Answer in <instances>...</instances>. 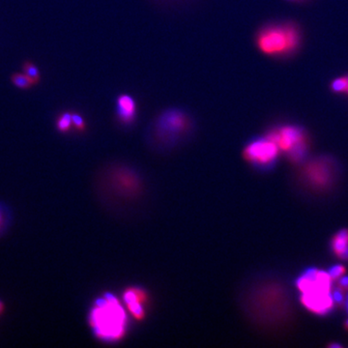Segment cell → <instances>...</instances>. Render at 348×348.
I'll return each mask as SVG.
<instances>
[{
    "label": "cell",
    "mask_w": 348,
    "mask_h": 348,
    "mask_svg": "<svg viewBox=\"0 0 348 348\" xmlns=\"http://www.w3.org/2000/svg\"><path fill=\"white\" fill-rule=\"evenodd\" d=\"M339 285L341 289H348V277H340V281H339Z\"/></svg>",
    "instance_id": "cell-18"
},
{
    "label": "cell",
    "mask_w": 348,
    "mask_h": 348,
    "mask_svg": "<svg viewBox=\"0 0 348 348\" xmlns=\"http://www.w3.org/2000/svg\"><path fill=\"white\" fill-rule=\"evenodd\" d=\"M333 251L342 259L348 260V230H340L336 234L332 242Z\"/></svg>",
    "instance_id": "cell-10"
},
{
    "label": "cell",
    "mask_w": 348,
    "mask_h": 348,
    "mask_svg": "<svg viewBox=\"0 0 348 348\" xmlns=\"http://www.w3.org/2000/svg\"><path fill=\"white\" fill-rule=\"evenodd\" d=\"M346 93L348 94V87H347V90H346Z\"/></svg>",
    "instance_id": "cell-24"
},
{
    "label": "cell",
    "mask_w": 348,
    "mask_h": 348,
    "mask_svg": "<svg viewBox=\"0 0 348 348\" xmlns=\"http://www.w3.org/2000/svg\"><path fill=\"white\" fill-rule=\"evenodd\" d=\"M3 310H4V306H3V304H2V302L0 301V314L3 312Z\"/></svg>",
    "instance_id": "cell-20"
},
{
    "label": "cell",
    "mask_w": 348,
    "mask_h": 348,
    "mask_svg": "<svg viewBox=\"0 0 348 348\" xmlns=\"http://www.w3.org/2000/svg\"><path fill=\"white\" fill-rule=\"evenodd\" d=\"M329 275L332 278V280H337L342 277L345 273V268L342 265H335L329 270Z\"/></svg>",
    "instance_id": "cell-15"
},
{
    "label": "cell",
    "mask_w": 348,
    "mask_h": 348,
    "mask_svg": "<svg viewBox=\"0 0 348 348\" xmlns=\"http://www.w3.org/2000/svg\"><path fill=\"white\" fill-rule=\"evenodd\" d=\"M1 223H2V213L0 211V226H1Z\"/></svg>",
    "instance_id": "cell-21"
},
{
    "label": "cell",
    "mask_w": 348,
    "mask_h": 348,
    "mask_svg": "<svg viewBox=\"0 0 348 348\" xmlns=\"http://www.w3.org/2000/svg\"><path fill=\"white\" fill-rule=\"evenodd\" d=\"M23 69H24L25 74L27 75L30 78H32L37 85L40 83V78H41L40 71H39V69L35 66L33 62L28 61V60L25 61L23 63Z\"/></svg>",
    "instance_id": "cell-12"
},
{
    "label": "cell",
    "mask_w": 348,
    "mask_h": 348,
    "mask_svg": "<svg viewBox=\"0 0 348 348\" xmlns=\"http://www.w3.org/2000/svg\"><path fill=\"white\" fill-rule=\"evenodd\" d=\"M11 81L19 89H29L32 86L37 85L32 78L28 77L25 73H15L11 76Z\"/></svg>",
    "instance_id": "cell-11"
},
{
    "label": "cell",
    "mask_w": 348,
    "mask_h": 348,
    "mask_svg": "<svg viewBox=\"0 0 348 348\" xmlns=\"http://www.w3.org/2000/svg\"><path fill=\"white\" fill-rule=\"evenodd\" d=\"M89 323L97 338L115 341L126 333L127 314L117 298L107 294L96 301L89 314Z\"/></svg>",
    "instance_id": "cell-1"
},
{
    "label": "cell",
    "mask_w": 348,
    "mask_h": 348,
    "mask_svg": "<svg viewBox=\"0 0 348 348\" xmlns=\"http://www.w3.org/2000/svg\"><path fill=\"white\" fill-rule=\"evenodd\" d=\"M267 136L277 144L280 150L289 154L292 161H300L304 158L308 149V139L301 128L283 126L269 133Z\"/></svg>",
    "instance_id": "cell-4"
},
{
    "label": "cell",
    "mask_w": 348,
    "mask_h": 348,
    "mask_svg": "<svg viewBox=\"0 0 348 348\" xmlns=\"http://www.w3.org/2000/svg\"><path fill=\"white\" fill-rule=\"evenodd\" d=\"M72 125H73L72 113H70V112L62 113L56 120V127L58 129V131L62 132V133L68 132Z\"/></svg>",
    "instance_id": "cell-13"
},
{
    "label": "cell",
    "mask_w": 348,
    "mask_h": 348,
    "mask_svg": "<svg viewBox=\"0 0 348 348\" xmlns=\"http://www.w3.org/2000/svg\"><path fill=\"white\" fill-rule=\"evenodd\" d=\"M72 120H73V125L77 128L79 131H84L85 129V122L81 115L78 113H72Z\"/></svg>",
    "instance_id": "cell-16"
},
{
    "label": "cell",
    "mask_w": 348,
    "mask_h": 348,
    "mask_svg": "<svg viewBox=\"0 0 348 348\" xmlns=\"http://www.w3.org/2000/svg\"><path fill=\"white\" fill-rule=\"evenodd\" d=\"M347 311H348V297H347Z\"/></svg>",
    "instance_id": "cell-23"
},
{
    "label": "cell",
    "mask_w": 348,
    "mask_h": 348,
    "mask_svg": "<svg viewBox=\"0 0 348 348\" xmlns=\"http://www.w3.org/2000/svg\"><path fill=\"white\" fill-rule=\"evenodd\" d=\"M345 325H346V327H347V329H348V319H347V321H346V323H345Z\"/></svg>",
    "instance_id": "cell-22"
},
{
    "label": "cell",
    "mask_w": 348,
    "mask_h": 348,
    "mask_svg": "<svg viewBox=\"0 0 348 348\" xmlns=\"http://www.w3.org/2000/svg\"><path fill=\"white\" fill-rule=\"evenodd\" d=\"M301 35L291 24L266 26L256 35V46L266 55L280 56L291 53L299 47Z\"/></svg>",
    "instance_id": "cell-3"
},
{
    "label": "cell",
    "mask_w": 348,
    "mask_h": 348,
    "mask_svg": "<svg viewBox=\"0 0 348 348\" xmlns=\"http://www.w3.org/2000/svg\"><path fill=\"white\" fill-rule=\"evenodd\" d=\"M332 296L335 303L341 304L343 302V289H340V286L334 289L332 291Z\"/></svg>",
    "instance_id": "cell-17"
},
{
    "label": "cell",
    "mask_w": 348,
    "mask_h": 348,
    "mask_svg": "<svg viewBox=\"0 0 348 348\" xmlns=\"http://www.w3.org/2000/svg\"><path fill=\"white\" fill-rule=\"evenodd\" d=\"M191 120L187 113L182 110L171 109L162 112L156 121V131L165 137H177L187 132Z\"/></svg>",
    "instance_id": "cell-5"
},
{
    "label": "cell",
    "mask_w": 348,
    "mask_h": 348,
    "mask_svg": "<svg viewBox=\"0 0 348 348\" xmlns=\"http://www.w3.org/2000/svg\"><path fill=\"white\" fill-rule=\"evenodd\" d=\"M332 280L329 273L309 269L297 280L302 304L316 314H328L334 306Z\"/></svg>",
    "instance_id": "cell-2"
},
{
    "label": "cell",
    "mask_w": 348,
    "mask_h": 348,
    "mask_svg": "<svg viewBox=\"0 0 348 348\" xmlns=\"http://www.w3.org/2000/svg\"><path fill=\"white\" fill-rule=\"evenodd\" d=\"M124 303L130 313L136 319H142L145 315V304L147 302V294L144 289L130 288L123 294Z\"/></svg>",
    "instance_id": "cell-7"
},
{
    "label": "cell",
    "mask_w": 348,
    "mask_h": 348,
    "mask_svg": "<svg viewBox=\"0 0 348 348\" xmlns=\"http://www.w3.org/2000/svg\"><path fill=\"white\" fill-rule=\"evenodd\" d=\"M329 167L325 163V161H313V163L309 165L306 168V174L311 179V181L317 185H325L330 180V177L324 176V173H329Z\"/></svg>",
    "instance_id": "cell-9"
},
{
    "label": "cell",
    "mask_w": 348,
    "mask_h": 348,
    "mask_svg": "<svg viewBox=\"0 0 348 348\" xmlns=\"http://www.w3.org/2000/svg\"><path fill=\"white\" fill-rule=\"evenodd\" d=\"M329 346H330V347L332 348L341 347V345H340V344H339V343H332V344H330Z\"/></svg>",
    "instance_id": "cell-19"
},
{
    "label": "cell",
    "mask_w": 348,
    "mask_h": 348,
    "mask_svg": "<svg viewBox=\"0 0 348 348\" xmlns=\"http://www.w3.org/2000/svg\"><path fill=\"white\" fill-rule=\"evenodd\" d=\"M116 115L122 124L130 125L136 116V104L135 99L128 95L121 94L116 99Z\"/></svg>",
    "instance_id": "cell-8"
},
{
    "label": "cell",
    "mask_w": 348,
    "mask_h": 348,
    "mask_svg": "<svg viewBox=\"0 0 348 348\" xmlns=\"http://www.w3.org/2000/svg\"><path fill=\"white\" fill-rule=\"evenodd\" d=\"M348 87V76L347 77H341L336 78L331 85V89L336 93H342L346 92Z\"/></svg>",
    "instance_id": "cell-14"
},
{
    "label": "cell",
    "mask_w": 348,
    "mask_h": 348,
    "mask_svg": "<svg viewBox=\"0 0 348 348\" xmlns=\"http://www.w3.org/2000/svg\"><path fill=\"white\" fill-rule=\"evenodd\" d=\"M280 148L268 136L255 139L247 145L244 157L247 161L258 166H270L279 155Z\"/></svg>",
    "instance_id": "cell-6"
}]
</instances>
